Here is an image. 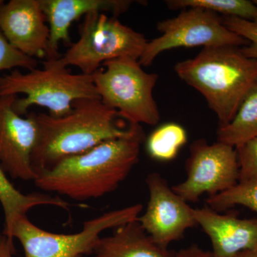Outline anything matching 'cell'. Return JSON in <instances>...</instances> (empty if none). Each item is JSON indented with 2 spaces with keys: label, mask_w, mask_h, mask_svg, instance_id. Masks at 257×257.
<instances>
[{
  "label": "cell",
  "mask_w": 257,
  "mask_h": 257,
  "mask_svg": "<svg viewBox=\"0 0 257 257\" xmlns=\"http://www.w3.org/2000/svg\"><path fill=\"white\" fill-rule=\"evenodd\" d=\"M187 134L177 123L170 122L159 126L149 136L147 150L152 158L162 162L174 160L187 143Z\"/></svg>",
  "instance_id": "cell-18"
},
{
  "label": "cell",
  "mask_w": 257,
  "mask_h": 257,
  "mask_svg": "<svg viewBox=\"0 0 257 257\" xmlns=\"http://www.w3.org/2000/svg\"><path fill=\"white\" fill-rule=\"evenodd\" d=\"M79 33L78 41L60 59L45 61L63 68L74 66L82 74L92 75L107 61L124 57L140 60L148 43L143 34L105 13L85 15Z\"/></svg>",
  "instance_id": "cell-5"
},
{
  "label": "cell",
  "mask_w": 257,
  "mask_h": 257,
  "mask_svg": "<svg viewBox=\"0 0 257 257\" xmlns=\"http://www.w3.org/2000/svg\"><path fill=\"white\" fill-rule=\"evenodd\" d=\"M175 71L204 96L219 126L229 124L257 90V60L243 55L240 47H204L194 58L176 64Z\"/></svg>",
  "instance_id": "cell-3"
},
{
  "label": "cell",
  "mask_w": 257,
  "mask_h": 257,
  "mask_svg": "<svg viewBox=\"0 0 257 257\" xmlns=\"http://www.w3.org/2000/svg\"><path fill=\"white\" fill-rule=\"evenodd\" d=\"M143 205L134 204L104 213L85 221L82 231L72 234H55L32 224L28 216L14 225L12 236L21 243L25 257H77L94 252L102 231L137 220Z\"/></svg>",
  "instance_id": "cell-7"
},
{
  "label": "cell",
  "mask_w": 257,
  "mask_h": 257,
  "mask_svg": "<svg viewBox=\"0 0 257 257\" xmlns=\"http://www.w3.org/2000/svg\"><path fill=\"white\" fill-rule=\"evenodd\" d=\"M207 204L217 212L239 205L257 213V179L239 181L231 188L209 197Z\"/></svg>",
  "instance_id": "cell-20"
},
{
  "label": "cell",
  "mask_w": 257,
  "mask_h": 257,
  "mask_svg": "<svg viewBox=\"0 0 257 257\" xmlns=\"http://www.w3.org/2000/svg\"><path fill=\"white\" fill-rule=\"evenodd\" d=\"M39 0H10L0 8V31L14 48L47 58L50 28Z\"/></svg>",
  "instance_id": "cell-12"
},
{
  "label": "cell",
  "mask_w": 257,
  "mask_h": 257,
  "mask_svg": "<svg viewBox=\"0 0 257 257\" xmlns=\"http://www.w3.org/2000/svg\"><path fill=\"white\" fill-rule=\"evenodd\" d=\"M187 177L172 187L187 202H195L203 194L209 197L224 192L239 182L237 152L234 147L205 140L194 141L186 162Z\"/></svg>",
  "instance_id": "cell-9"
},
{
  "label": "cell",
  "mask_w": 257,
  "mask_h": 257,
  "mask_svg": "<svg viewBox=\"0 0 257 257\" xmlns=\"http://www.w3.org/2000/svg\"><path fill=\"white\" fill-rule=\"evenodd\" d=\"M35 116L38 137L32 165L36 178L62 160L84 153L108 140L124 137L130 132V126L126 128L118 124L117 111L101 99L75 101L71 113L62 117L45 113H35Z\"/></svg>",
  "instance_id": "cell-2"
},
{
  "label": "cell",
  "mask_w": 257,
  "mask_h": 257,
  "mask_svg": "<svg viewBox=\"0 0 257 257\" xmlns=\"http://www.w3.org/2000/svg\"><path fill=\"white\" fill-rule=\"evenodd\" d=\"M94 253V257H175L147 234L138 219L100 237Z\"/></svg>",
  "instance_id": "cell-15"
},
{
  "label": "cell",
  "mask_w": 257,
  "mask_h": 257,
  "mask_svg": "<svg viewBox=\"0 0 257 257\" xmlns=\"http://www.w3.org/2000/svg\"><path fill=\"white\" fill-rule=\"evenodd\" d=\"M15 252L13 240L0 235V257H13Z\"/></svg>",
  "instance_id": "cell-25"
},
{
  "label": "cell",
  "mask_w": 257,
  "mask_h": 257,
  "mask_svg": "<svg viewBox=\"0 0 257 257\" xmlns=\"http://www.w3.org/2000/svg\"><path fill=\"white\" fill-rule=\"evenodd\" d=\"M239 181L257 179V138L236 147Z\"/></svg>",
  "instance_id": "cell-23"
},
{
  "label": "cell",
  "mask_w": 257,
  "mask_h": 257,
  "mask_svg": "<svg viewBox=\"0 0 257 257\" xmlns=\"http://www.w3.org/2000/svg\"><path fill=\"white\" fill-rule=\"evenodd\" d=\"M50 28L46 60L60 59V43L70 45L69 28L76 20L92 13H109L117 17L127 11L130 0H39Z\"/></svg>",
  "instance_id": "cell-13"
},
{
  "label": "cell",
  "mask_w": 257,
  "mask_h": 257,
  "mask_svg": "<svg viewBox=\"0 0 257 257\" xmlns=\"http://www.w3.org/2000/svg\"><path fill=\"white\" fill-rule=\"evenodd\" d=\"M77 257H83L82 256H77Z\"/></svg>",
  "instance_id": "cell-29"
},
{
  "label": "cell",
  "mask_w": 257,
  "mask_h": 257,
  "mask_svg": "<svg viewBox=\"0 0 257 257\" xmlns=\"http://www.w3.org/2000/svg\"><path fill=\"white\" fill-rule=\"evenodd\" d=\"M253 4H254L255 5H256V6L257 7V0H253Z\"/></svg>",
  "instance_id": "cell-28"
},
{
  "label": "cell",
  "mask_w": 257,
  "mask_h": 257,
  "mask_svg": "<svg viewBox=\"0 0 257 257\" xmlns=\"http://www.w3.org/2000/svg\"><path fill=\"white\" fill-rule=\"evenodd\" d=\"M232 257H257V251H243Z\"/></svg>",
  "instance_id": "cell-26"
},
{
  "label": "cell",
  "mask_w": 257,
  "mask_h": 257,
  "mask_svg": "<svg viewBox=\"0 0 257 257\" xmlns=\"http://www.w3.org/2000/svg\"><path fill=\"white\" fill-rule=\"evenodd\" d=\"M157 28L162 35L147 43L139 60L142 67L151 65L162 52L179 47H241L249 44L226 28L219 15L202 8L182 10L176 18L159 22Z\"/></svg>",
  "instance_id": "cell-8"
},
{
  "label": "cell",
  "mask_w": 257,
  "mask_h": 257,
  "mask_svg": "<svg viewBox=\"0 0 257 257\" xmlns=\"http://www.w3.org/2000/svg\"><path fill=\"white\" fill-rule=\"evenodd\" d=\"M222 20L226 28L249 43L240 47L243 55L257 60V20L251 21L233 17H223Z\"/></svg>",
  "instance_id": "cell-21"
},
{
  "label": "cell",
  "mask_w": 257,
  "mask_h": 257,
  "mask_svg": "<svg viewBox=\"0 0 257 257\" xmlns=\"http://www.w3.org/2000/svg\"><path fill=\"white\" fill-rule=\"evenodd\" d=\"M175 257H216L212 251H205L197 245L182 248L175 253Z\"/></svg>",
  "instance_id": "cell-24"
},
{
  "label": "cell",
  "mask_w": 257,
  "mask_h": 257,
  "mask_svg": "<svg viewBox=\"0 0 257 257\" xmlns=\"http://www.w3.org/2000/svg\"><path fill=\"white\" fill-rule=\"evenodd\" d=\"M193 212L197 224L209 236L216 257L257 251V218L241 219L221 214L208 206L194 209Z\"/></svg>",
  "instance_id": "cell-14"
},
{
  "label": "cell",
  "mask_w": 257,
  "mask_h": 257,
  "mask_svg": "<svg viewBox=\"0 0 257 257\" xmlns=\"http://www.w3.org/2000/svg\"><path fill=\"white\" fill-rule=\"evenodd\" d=\"M165 4L172 10L198 8L223 15V17L257 20V7L248 0H167Z\"/></svg>",
  "instance_id": "cell-19"
},
{
  "label": "cell",
  "mask_w": 257,
  "mask_h": 257,
  "mask_svg": "<svg viewBox=\"0 0 257 257\" xmlns=\"http://www.w3.org/2000/svg\"><path fill=\"white\" fill-rule=\"evenodd\" d=\"M18 96H0V165L13 179L34 181L32 155L38 137L35 113L23 117L14 109Z\"/></svg>",
  "instance_id": "cell-11"
},
{
  "label": "cell",
  "mask_w": 257,
  "mask_h": 257,
  "mask_svg": "<svg viewBox=\"0 0 257 257\" xmlns=\"http://www.w3.org/2000/svg\"><path fill=\"white\" fill-rule=\"evenodd\" d=\"M102 66L93 77L103 103L130 124L156 125L161 117L153 90L159 76L145 72L139 60L128 57Z\"/></svg>",
  "instance_id": "cell-6"
},
{
  "label": "cell",
  "mask_w": 257,
  "mask_h": 257,
  "mask_svg": "<svg viewBox=\"0 0 257 257\" xmlns=\"http://www.w3.org/2000/svg\"><path fill=\"white\" fill-rule=\"evenodd\" d=\"M43 69H33L27 73L15 70L0 77V96H18L14 109L27 115L32 106L46 107L53 117L71 113L75 101L100 99L92 75L73 74L70 69L56 67L46 61Z\"/></svg>",
  "instance_id": "cell-4"
},
{
  "label": "cell",
  "mask_w": 257,
  "mask_h": 257,
  "mask_svg": "<svg viewBox=\"0 0 257 257\" xmlns=\"http://www.w3.org/2000/svg\"><path fill=\"white\" fill-rule=\"evenodd\" d=\"M36 59L24 55L8 42L0 31V71L21 67L32 70L37 67Z\"/></svg>",
  "instance_id": "cell-22"
},
{
  "label": "cell",
  "mask_w": 257,
  "mask_h": 257,
  "mask_svg": "<svg viewBox=\"0 0 257 257\" xmlns=\"http://www.w3.org/2000/svg\"><path fill=\"white\" fill-rule=\"evenodd\" d=\"M145 140L141 125L130 124L125 136L65 159L37 176L34 182L42 190L75 200L103 197L114 191L130 175L138 164Z\"/></svg>",
  "instance_id": "cell-1"
},
{
  "label": "cell",
  "mask_w": 257,
  "mask_h": 257,
  "mask_svg": "<svg viewBox=\"0 0 257 257\" xmlns=\"http://www.w3.org/2000/svg\"><path fill=\"white\" fill-rule=\"evenodd\" d=\"M217 142L239 147L257 138V90L243 101L229 124L219 126Z\"/></svg>",
  "instance_id": "cell-17"
},
{
  "label": "cell",
  "mask_w": 257,
  "mask_h": 257,
  "mask_svg": "<svg viewBox=\"0 0 257 257\" xmlns=\"http://www.w3.org/2000/svg\"><path fill=\"white\" fill-rule=\"evenodd\" d=\"M5 2L3 1V0H0V8H1V7L3 6V5H4Z\"/></svg>",
  "instance_id": "cell-27"
},
{
  "label": "cell",
  "mask_w": 257,
  "mask_h": 257,
  "mask_svg": "<svg viewBox=\"0 0 257 257\" xmlns=\"http://www.w3.org/2000/svg\"><path fill=\"white\" fill-rule=\"evenodd\" d=\"M0 203L5 215L3 235L13 240L12 232L17 221L27 216L32 208L37 206L50 205L68 209V203L58 197L46 194H23L15 188L7 177L6 173L0 165Z\"/></svg>",
  "instance_id": "cell-16"
},
{
  "label": "cell",
  "mask_w": 257,
  "mask_h": 257,
  "mask_svg": "<svg viewBox=\"0 0 257 257\" xmlns=\"http://www.w3.org/2000/svg\"><path fill=\"white\" fill-rule=\"evenodd\" d=\"M146 183L149 202L138 220L157 244L167 248L171 243L182 239L187 229L197 226L194 208L176 194L160 174H150Z\"/></svg>",
  "instance_id": "cell-10"
}]
</instances>
